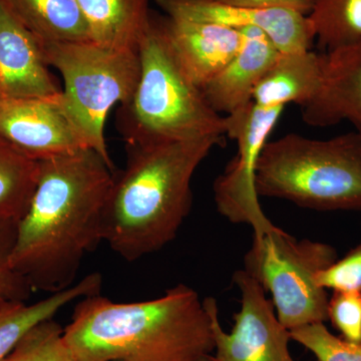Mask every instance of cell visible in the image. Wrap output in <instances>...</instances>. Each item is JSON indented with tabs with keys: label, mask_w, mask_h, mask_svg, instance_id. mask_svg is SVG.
Returning <instances> with one entry per match:
<instances>
[{
	"label": "cell",
	"mask_w": 361,
	"mask_h": 361,
	"mask_svg": "<svg viewBox=\"0 0 361 361\" xmlns=\"http://www.w3.org/2000/svg\"><path fill=\"white\" fill-rule=\"evenodd\" d=\"M291 339L308 349L318 361H361V343H353L329 331L324 322L290 330Z\"/></svg>",
	"instance_id": "cell-23"
},
{
	"label": "cell",
	"mask_w": 361,
	"mask_h": 361,
	"mask_svg": "<svg viewBox=\"0 0 361 361\" xmlns=\"http://www.w3.org/2000/svg\"><path fill=\"white\" fill-rule=\"evenodd\" d=\"M103 277L92 273L66 290L32 304L26 301L0 302V361L18 345V342L39 323L52 319L66 305L85 297L97 295L101 292Z\"/></svg>",
	"instance_id": "cell-18"
},
{
	"label": "cell",
	"mask_w": 361,
	"mask_h": 361,
	"mask_svg": "<svg viewBox=\"0 0 361 361\" xmlns=\"http://www.w3.org/2000/svg\"><path fill=\"white\" fill-rule=\"evenodd\" d=\"M39 174L33 160L0 137V217L20 221L32 201Z\"/></svg>",
	"instance_id": "cell-20"
},
{
	"label": "cell",
	"mask_w": 361,
	"mask_h": 361,
	"mask_svg": "<svg viewBox=\"0 0 361 361\" xmlns=\"http://www.w3.org/2000/svg\"><path fill=\"white\" fill-rule=\"evenodd\" d=\"M0 137L33 160L90 149L63 96L0 99Z\"/></svg>",
	"instance_id": "cell-10"
},
{
	"label": "cell",
	"mask_w": 361,
	"mask_h": 361,
	"mask_svg": "<svg viewBox=\"0 0 361 361\" xmlns=\"http://www.w3.org/2000/svg\"><path fill=\"white\" fill-rule=\"evenodd\" d=\"M230 6L251 7V8H277L296 11L307 16L315 0H216Z\"/></svg>",
	"instance_id": "cell-27"
},
{
	"label": "cell",
	"mask_w": 361,
	"mask_h": 361,
	"mask_svg": "<svg viewBox=\"0 0 361 361\" xmlns=\"http://www.w3.org/2000/svg\"><path fill=\"white\" fill-rule=\"evenodd\" d=\"M241 30L244 37L241 49L201 90L211 108L220 115H231L251 103L254 89L280 54L262 30L256 27Z\"/></svg>",
	"instance_id": "cell-15"
},
{
	"label": "cell",
	"mask_w": 361,
	"mask_h": 361,
	"mask_svg": "<svg viewBox=\"0 0 361 361\" xmlns=\"http://www.w3.org/2000/svg\"><path fill=\"white\" fill-rule=\"evenodd\" d=\"M336 259V249L329 244L297 240L277 227L254 236L243 270L270 294L278 319L292 330L327 322L329 297L316 275Z\"/></svg>",
	"instance_id": "cell-7"
},
{
	"label": "cell",
	"mask_w": 361,
	"mask_h": 361,
	"mask_svg": "<svg viewBox=\"0 0 361 361\" xmlns=\"http://www.w3.org/2000/svg\"><path fill=\"white\" fill-rule=\"evenodd\" d=\"M47 66L39 42L0 0V99L58 96Z\"/></svg>",
	"instance_id": "cell-12"
},
{
	"label": "cell",
	"mask_w": 361,
	"mask_h": 361,
	"mask_svg": "<svg viewBox=\"0 0 361 361\" xmlns=\"http://www.w3.org/2000/svg\"><path fill=\"white\" fill-rule=\"evenodd\" d=\"M323 54L310 51L280 52L254 89L252 103L262 106L297 104L302 108L314 99L320 89Z\"/></svg>",
	"instance_id": "cell-16"
},
{
	"label": "cell",
	"mask_w": 361,
	"mask_h": 361,
	"mask_svg": "<svg viewBox=\"0 0 361 361\" xmlns=\"http://www.w3.org/2000/svg\"><path fill=\"white\" fill-rule=\"evenodd\" d=\"M195 361H215V360H214L213 355H208L205 356H202V357L198 358V360Z\"/></svg>",
	"instance_id": "cell-28"
},
{
	"label": "cell",
	"mask_w": 361,
	"mask_h": 361,
	"mask_svg": "<svg viewBox=\"0 0 361 361\" xmlns=\"http://www.w3.org/2000/svg\"><path fill=\"white\" fill-rule=\"evenodd\" d=\"M316 282L326 291H361V242L343 258L318 272Z\"/></svg>",
	"instance_id": "cell-26"
},
{
	"label": "cell",
	"mask_w": 361,
	"mask_h": 361,
	"mask_svg": "<svg viewBox=\"0 0 361 361\" xmlns=\"http://www.w3.org/2000/svg\"><path fill=\"white\" fill-rule=\"evenodd\" d=\"M114 177V166L92 149L39 161L11 260L33 292L54 294L75 284L85 256L104 241Z\"/></svg>",
	"instance_id": "cell-1"
},
{
	"label": "cell",
	"mask_w": 361,
	"mask_h": 361,
	"mask_svg": "<svg viewBox=\"0 0 361 361\" xmlns=\"http://www.w3.org/2000/svg\"><path fill=\"white\" fill-rule=\"evenodd\" d=\"M16 18L40 47L61 42H90L78 0H6Z\"/></svg>",
	"instance_id": "cell-19"
},
{
	"label": "cell",
	"mask_w": 361,
	"mask_h": 361,
	"mask_svg": "<svg viewBox=\"0 0 361 361\" xmlns=\"http://www.w3.org/2000/svg\"><path fill=\"white\" fill-rule=\"evenodd\" d=\"M90 42L137 51L151 23L149 0H78Z\"/></svg>",
	"instance_id": "cell-17"
},
{
	"label": "cell",
	"mask_w": 361,
	"mask_h": 361,
	"mask_svg": "<svg viewBox=\"0 0 361 361\" xmlns=\"http://www.w3.org/2000/svg\"><path fill=\"white\" fill-rule=\"evenodd\" d=\"M161 23L178 63L201 90L232 61L243 44V32L236 28L169 18Z\"/></svg>",
	"instance_id": "cell-14"
},
{
	"label": "cell",
	"mask_w": 361,
	"mask_h": 361,
	"mask_svg": "<svg viewBox=\"0 0 361 361\" xmlns=\"http://www.w3.org/2000/svg\"><path fill=\"white\" fill-rule=\"evenodd\" d=\"M353 343H361V291H334L327 304V322Z\"/></svg>",
	"instance_id": "cell-25"
},
{
	"label": "cell",
	"mask_w": 361,
	"mask_h": 361,
	"mask_svg": "<svg viewBox=\"0 0 361 361\" xmlns=\"http://www.w3.org/2000/svg\"><path fill=\"white\" fill-rule=\"evenodd\" d=\"M306 18L326 52L361 42V0H315Z\"/></svg>",
	"instance_id": "cell-21"
},
{
	"label": "cell",
	"mask_w": 361,
	"mask_h": 361,
	"mask_svg": "<svg viewBox=\"0 0 361 361\" xmlns=\"http://www.w3.org/2000/svg\"><path fill=\"white\" fill-rule=\"evenodd\" d=\"M224 137L128 145L104 212V241L127 261L161 250L177 237L193 204L192 180Z\"/></svg>",
	"instance_id": "cell-3"
},
{
	"label": "cell",
	"mask_w": 361,
	"mask_h": 361,
	"mask_svg": "<svg viewBox=\"0 0 361 361\" xmlns=\"http://www.w3.org/2000/svg\"><path fill=\"white\" fill-rule=\"evenodd\" d=\"M259 197L317 211L361 210V137L314 140L287 134L266 142L256 173Z\"/></svg>",
	"instance_id": "cell-4"
},
{
	"label": "cell",
	"mask_w": 361,
	"mask_h": 361,
	"mask_svg": "<svg viewBox=\"0 0 361 361\" xmlns=\"http://www.w3.org/2000/svg\"><path fill=\"white\" fill-rule=\"evenodd\" d=\"M63 339L73 361H195L214 351L204 300L185 284L141 302L85 297Z\"/></svg>",
	"instance_id": "cell-2"
},
{
	"label": "cell",
	"mask_w": 361,
	"mask_h": 361,
	"mask_svg": "<svg viewBox=\"0 0 361 361\" xmlns=\"http://www.w3.org/2000/svg\"><path fill=\"white\" fill-rule=\"evenodd\" d=\"M18 226V221L0 217V302L27 301L33 293L28 282L11 266Z\"/></svg>",
	"instance_id": "cell-24"
},
{
	"label": "cell",
	"mask_w": 361,
	"mask_h": 361,
	"mask_svg": "<svg viewBox=\"0 0 361 361\" xmlns=\"http://www.w3.org/2000/svg\"><path fill=\"white\" fill-rule=\"evenodd\" d=\"M4 361H73L63 329L52 319L27 332Z\"/></svg>",
	"instance_id": "cell-22"
},
{
	"label": "cell",
	"mask_w": 361,
	"mask_h": 361,
	"mask_svg": "<svg viewBox=\"0 0 361 361\" xmlns=\"http://www.w3.org/2000/svg\"><path fill=\"white\" fill-rule=\"evenodd\" d=\"M240 292V310L231 331L221 325L213 297L204 299L210 316L215 361H296L289 350L290 330L278 319L273 304L260 284L243 269L233 274Z\"/></svg>",
	"instance_id": "cell-9"
},
{
	"label": "cell",
	"mask_w": 361,
	"mask_h": 361,
	"mask_svg": "<svg viewBox=\"0 0 361 361\" xmlns=\"http://www.w3.org/2000/svg\"><path fill=\"white\" fill-rule=\"evenodd\" d=\"M285 106L251 103L226 118V137L237 142V154L214 183L218 212L234 224H246L254 236L276 229L263 212L256 190V173L261 153Z\"/></svg>",
	"instance_id": "cell-8"
},
{
	"label": "cell",
	"mask_w": 361,
	"mask_h": 361,
	"mask_svg": "<svg viewBox=\"0 0 361 361\" xmlns=\"http://www.w3.org/2000/svg\"><path fill=\"white\" fill-rule=\"evenodd\" d=\"M301 111L307 125L324 128L346 121L361 137V42L323 54L322 85Z\"/></svg>",
	"instance_id": "cell-13"
},
{
	"label": "cell",
	"mask_w": 361,
	"mask_h": 361,
	"mask_svg": "<svg viewBox=\"0 0 361 361\" xmlns=\"http://www.w3.org/2000/svg\"><path fill=\"white\" fill-rule=\"evenodd\" d=\"M45 63L65 82L63 104L90 148L114 166L104 137L109 113L127 106L141 75L139 49H116L92 42L42 45Z\"/></svg>",
	"instance_id": "cell-6"
},
{
	"label": "cell",
	"mask_w": 361,
	"mask_h": 361,
	"mask_svg": "<svg viewBox=\"0 0 361 361\" xmlns=\"http://www.w3.org/2000/svg\"><path fill=\"white\" fill-rule=\"evenodd\" d=\"M172 20L262 30L281 54L310 51L314 42L307 18L296 11L230 6L216 0H156Z\"/></svg>",
	"instance_id": "cell-11"
},
{
	"label": "cell",
	"mask_w": 361,
	"mask_h": 361,
	"mask_svg": "<svg viewBox=\"0 0 361 361\" xmlns=\"http://www.w3.org/2000/svg\"><path fill=\"white\" fill-rule=\"evenodd\" d=\"M139 54V82L130 103L123 106L128 145L226 137L225 116L211 108L182 70L161 21L152 18Z\"/></svg>",
	"instance_id": "cell-5"
}]
</instances>
